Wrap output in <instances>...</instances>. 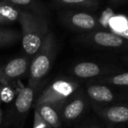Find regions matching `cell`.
Returning <instances> with one entry per match:
<instances>
[{
  "instance_id": "cell-10",
  "label": "cell",
  "mask_w": 128,
  "mask_h": 128,
  "mask_svg": "<svg viewBox=\"0 0 128 128\" xmlns=\"http://www.w3.org/2000/svg\"><path fill=\"white\" fill-rule=\"evenodd\" d=\"M41 118L51 128H60V120L56 110L48 104H41L34 107Z\"/></svg>"
},
{
  "instance_id": "cell-13",
  "label": "cell",
  "mask_w": 128,
  "mask_h": 128,
  "mask_svg": "<svg viewBox=\"0 0 128 128\" xmlns=\"http://www.w3.org/2000/svg\"><path fill=\"white\" fill-rule=\"evenodd\" d=\"M85 107L84 101L82 98H76L65 106L62 112L63 118L67 120H74L82 113Z\"/></svg>"
},
{
  "instance_id": "cell-16",
  "label": "cell",
  "mask_w": 128,
  "mask_h": 128,
  "mask_svg": "<svg viewBox=\"0 0 128 128\" xmlns=\"http://www.w3.org/2000/svg\"><path fill=\"white\" fill-rule=\"evenodd\" d=\"M60 4L70 6H80V7H96L98 4L93 0H58Z\"/></svg>"
},
{
  "instance_id": "cell-9",
  "label": "cell",
  "mask_w": 128,
  "mask_h": 128,
  "mask_svg": "<svg viewBox=\"0 0 128 128\" xmlns=\"http://www.w3.org/2000/svg\"><path fill=\"white\" fill-rule=\"evenodd\" d=\"M87 92L91 99L98 103H109L114 98L113 93L108 87L99 84L89 86Z\"/></svg>"
},
{
  "instance_id": "cell-8",
  "label": "cell",
  "mask_w": 128,
  "mask_h": 128,
  "mask_svg": "<svg viewBox=\"0 0 128 128\" xmlns=\"http://www.w3.org/2000/svg\"><path fill=\"white\" fill-rule=\"evenodd\" d=\"M20 9L6 0L0 1V25L12 24L20 18Z\"/></svg>"
},
{
  "instance_id": "cell-7",
  "label": "cell",
  "mask_w": 128,
  "mask_h": 128,
  "mask_svg": "<svg viewBox=\"0 0 128 128\" xmlns=\"http://www.w3.org/2000/svg\"><path fill=\"white\" fill-rule=\"evenodd\" d=\"M68 23L74 28L85 31L92 30L96 28L98 25L96 18L92 15L85 12H77L72 14L68 18Z\"/></svg>"
},
{
  "instance_id": "cell-22",
  "label": "cell",
  "mask_w": 128,
  "mask_h": 128,
  "mask_svg": "<svg viewBox=\"0 0 128 128\" xmlns=\"http://www.w3.org/2000/svg\"><path fill=\"white\" fill-rule=\"evenodd\" d=\"M90 128H95V127H90Z\"/></svg>"
},
{
  "instance_id": "cell-4",
  "label": "cell",
  "mask_w": 128,
  "mask_h": 128,
  "mask_svg": "<svg viewBox=\"0 0 128 128\" xmlns=\"http://www.w3.org/2000/svg\"><path fill=\"white\" fill-rule=\"evenodd\" d=\"M35 90L30 86L24 87L18 92L13 105V110L9 113L6 118H3L2 126L6 127V126L13 122H18L23 117L26 115L32 107L34 102Z\"/></svg>"
},
{
  "instance_id": "cell-19",
  "label": "cell",
  "mask_w": 128,
  "mask_h": 128,
  "mask_svg": "<svg viewBox=\"0 0 128 128\" xmlns=\"http://www.w3.org/2000/svg\"><path fill=\"white\" fill-rule=\"evenodd\" d=\"M34 128H51L48 124L40 116L37 110L34 112Z\"/></svg>"
},
{
  "instance_id": "cell-2",
  "label": "cell",
  "mask_w": 128,
  "mask_h": 128,
  "mask_svg": "<svg viewBox=\"0 0 128 128\" xmlns=\"http://www.w3.org/2000/svg\"><path fill=\"white\" fill-rule=\"evenodd\" d=\"M56 53V42L52 32H48L29 66L28 86L36 89L40 82L49 72Z\"/></svg>"
},
{
  "instance_id": "cell-15",
  "label": "cell",
  "mask_w": 128,
  "mask_h": 128,
  "mask_svg": "<svg viewBox=\"0 0 128 128\" xmlns=\"http://www.w3.org/2000/svg\"><path fill=\"white\" fill-rule=\"evenodd\" d=\"M21 35L13 29L0 27V48L12 45L20 39Z\"/></svg>"
},
{
  "instance_id": "cell-18",
  "label": "cell",
  "mask_w": 128,
  "mask_h": 128,
  "mask_svg": "<svg viewBox=\"0 0 128 128\" xmlns=\"http://www.w3.org/2000/svg\"><path fill=\"white\" fill-rule=\"evenodd\" d=\"M110 82L115 85L118 86H128V72L110 77Z\"/></svg>"
},
{
  "instance_id": "cell-20",
  "label": "cell",
  "mask_w": 128,
  "mask_h": 128,
  "mask_svg": "<svg viewBox=\"0 0 128 128\" xmlns=\"http://www.w3.org/2000/svg\"><path fill=\"white\" fill-rule=\"evenodd\" d=\"M115 34H118L119 36H121L122 38H124V40H128V25H127V26L124 29V30L120 31V32H115Z\"/></svg>"
},
{
  "instance_id": "cell-14",
  "label": "cell",
  "mask_w": 128,
  "mask_h": 128,
  "mask_svg": "<svg viewBox=\"0 0 128 128\" xmlns=\"http://www.w3.org/2000/svg\"><path fill=\"white\" fill-rule=\"evenodd\" d=\"M6 1L20 10L24 9L25 11L32 12L41 15L45 14L44 7L40 4H39L36 0H6Z\"/></svg>"
},
{
  "instance_id": "cell-11",
  "label": "cell",
  "mask_w": 128,
  "mask_h": 128,
  "mask_svg": "<svg viewBox=\"0 0 128 128\" xmlns=\"http://www.w3.org/2000/svg\"><path fill=\"white\" fill-rule=\"evenodd\" d=\"M73 73L80 78H90L99 75L101 68L94 62H80L74 67Z\"/></svg>"
},
{
  "instance_id": "cell-1",
  "label": "cell",
  "mask_w": 128,
  "mask_h": 128,
  "mask_svg": "<svg viewBox=\"0 0 128 128\" xmlns=\"http://www.w3.org/2000/svg\"><path fill=\"white\" fill-rule=\"evenodd\" d=\"M18 21L22 31V48L27 55L34 56L49 32L48 21L44 15L25 10H20Z\"/></svg>"
},
{
  "instance_id": "cell-12",
  "label": "cell",
  "mask_w": 128,
  "mask_h": 128,
  "mask_svg": "<svg viewBox=\"0 0 128 128\" xmlns=\"http://www.w3.org/2000/svg\"><path fill=\"white\" fill-rule=\"evenodd\" d=\"M105 118L112 123H124L128 121V107L117 105L107 109L104 112Z\"/></svg>"
},
{
  "instance_id": "cell-6",
  "label": "cell",
  "mask_w": 128,
  "mask_h": 128,
  "mask_svg": "<svg viewBox=\"0 0 128 128\" xmlns=\"http://www.w3.org/2000/svg\"><path fill=\"white\" fill-rule=\"evenodd\" d=\"M93 42L104 48H119L126 42V40L115 32H98L91 35Z\"/></svg>"
},
{
  "instance_id": "cell-21",
  "label": "cell",
  "mask_w": 128,
  "mask_h": 128,
  "mask_svg": "<svg viewBox=\"0 0 128 128\" xmlns=\"http://www.w3.org/2000/svg\"><path fill=\"white\" fill-rule=\"evenodd\" d=\"M3 118H4V113H3V110H2V109L0 108V127H1V126H2Z\"/></svg>"
},
{
  "instance_id": "cell-3",
  "label": "cell",
  "mask_w": 128,
  "mask_h": 128,
  "mask_svg": "<svg viewBox=\"0 0 128 128\" xmlns=\"http://www.w3.org/2000/svg\"><path fill=\"white\" fill-rule=\"evenodd\" d=\"M77 84L70 80H57L49 85L37 98L34 107L41 104H48L58 109L67 98L77 89Z\"/></svg>"
},
{
  "instance_id": "cell-17",
  "label": "cell",
  "mask_w": 128,
  "mask_h": 128,
  "mask_svg": "<svg viewBox=\"0 0 128 128\" xmlns=\"http://www.w3.org/2000/svg\"><path fill=\"white\" fill-rule=\"evenodd\" d=\"M14 96V91L9 84H0V101L8 103Z\"/></svg>"
},
{
  "instance_id": "cell-5",
  "label": "cell",
  "mask_w": 128,
  "mask_h": 128,
  "mask_svg": "<svg viewBox=\"0 0 128 128\" xmlns=\"http://www.w3.org/2000/svg\"><path fill=\"white\" fill-rule=\"evenodd\" d=\"M30 66L29 58L17 57L0 66V84H10L27 72Z\"/></svg>"
}]
</instances>
